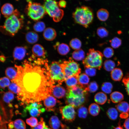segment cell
<instances>
[{"label":"cell","mask_w":129,"mask_h":129,"mask_svg":"<svg viewBox=\"0 0 129 129\" xmlns=\"http://www.w3.org/2000/svg\"><path fill=\"white\" fill-rule=\"evenodd\" d=\"M98 86L97 82L93 81L91 82L86 88L87 91L93 93L96 91L98 89Z\"/></svg>","instance_id":"39"},{"label":"cell","mask_w":129,"mask_h":129,"mask_svg":"<svg viewBox=\"0 0 129 129\" xmlns=\"http://www.w3.org/2000/svg\"><path fill=\"white\" fill-rule=\"evenodd\" d=\"M69 45L72 49L76 50L80 49L81 46V43L79 39L75 38L70 41Z\"/></svg>","instance_id":"33"},{"label":"cell","mask_w":129,"mask_h":129,"mask_svg":"<svg viewBox=\"0 0 129 129\" xmlns=\"http://www.w3.org/2000/svg\"><path fill=\"white\" fill-rule=\"evenodd\" d=\"M48 73L51 80L61 85L65 81V78L63 70L61 64L58 62H52L48 67Z\"/></svg>","instance_id":"7"},{"label":"cell","mask_w":129,"mask_h":129,"mask_svg":"<svg viewBox=\"0 0 129 129\" xmlns=\"http://www.w3.org/2000/svg\"><path fill=\"white\" fill-rule=\"evenodd\" d=\"M90 78L88 75L83 73L79 75L78 77L79 84L85 87H86L89 82Z\"/></svg>","instance_id":"25"},{"label":"cell","mask_w":129,"mask_h":129,"mask_svg":"<svg viewBox=\"0 0 129 129\" xmlns=\"http://www.w3.org/2000/svg\"><path fill=\"white\" fill-rule=\"evenodd\" d=\"M59 109L63 120L69 122H72L74 120L76 113L73 107L70 105H67L60 106Z\"/></svg>","instance_id":"10"},{"label":"cell","mask_w":129,"mask_h":129,"mask_svg":"<svg viewBox=\"0 0 129 129\" xmlns=\"http://www.w3.org/2000/svg\"><path fill=\"white\" fill-rule=\"evenodd\" d=\"M25 39L27 43L31 44L37 42L38 39V36L36 32L30 31L28 32L25 35Z\"/></svg>","instance_id":"20"},{"label":"cell","mask_w":129,"mask_h":129,"mask_svg":"<svg viewBox=\"0 0 129 129\" xmlns=\"http://www.w3.org/2000/svg\"><path fill=\"white\" fill-rule=\"evenodd\" d=\"M8 88L9 91L15 94H18L20 91L19 87L16 83L14 82L10 84L8 87Z\"/></svg>","instance_id":"43"},{"label":"cell","mask_w":129,"mask_h":129,"mask_svg":"<svg viewBox=\"0 0 129 129\" xmlns=\"http://www.w3.org/2000/svg\"><path fill=\"white\" fill-rule=\"evenodd\" d=\"M114 54V51L112 48L107 47L104 48L103 51V55L107 58L112 57Z\"/></svg>","instance_id":"42"},{"label":"cell","mask_w":129,"mask_h":129,"mask_svg":"<svg viewBox=\"0 0 129 129\" xmlns=\"http://www.w3.org/2000/svg\"><path fill=\"white\" fill-rule=\"evenodd\" d=\"M72 56L76 60H83L85 59V53L82 49H80L74 51L72 53Z\"/></svg>","instance_id":"29"},{"label":"cell","mask_w":129,"mask_h":129,"mask_svg":"<svg viewBox=\"0 0 129 129\" xmlns=\"http://www.w3.org/2000/svg\"><path fill=\"white\" fill-rule=\"evenodd\" d=\"M40 64L27 61L22 66H16L17 74L12 81L20 89L17 97L22 105L40 102L50 94L52 81Z\"/></svg>","instance_id":"1"},{"label":"cell","mask_w":129,"mask_h":129,"mask_svg":"<svg viewBox=\"0 0 129 129\" xmlns=\"http://www.w3.org/2000/svg\"><path fill=\"white\" fill-rule=\"evenodd\" d=\"M43 5L46 13L52 18L54 21L58 22L62 19L64 12L59 8L58 2L55 0H47L44 2Z\"/></svg>","instance_id":"6"},{"label":"cell","mask_w":129,"mask_h":129,"mask_svg":"<svg viewBox=\"0 0 129 129\" xmlns=\"http://www.w3.org/2000/svg\"><path fill=\"white\" fill-rule=\"evenodd\" d=\"M107 116L112 120H114L117 118L118 113L117 110L115 108L111 107L109 108L106 112Z\"/></svg>","instance_id":"32"},{"label":"cell","mask_w":129,"mask_h":129,"mask_svg":"<svg viewBox=\"0 0 129 129\" xmlns=\"http://www.w3.org/2000/svg\"><path fill=\"white\" fill-rule=\"evenodd\" d=\"M122 40L119 38L115 37L110 41L111 47L114 48H118L122 44Z\"/></svg>","instance_id":"41"},{"label":"cell","mask_w":129,"mask_h":129,"mask_svg":"<svg viewBox=\"0 0 129 129\" xmlns=\"http://www.w3.org/2000/svg\"><path fill=\"white\" fill-rule=\"evenodd\" d=\"M88 111L90 114L93 116H96L99 114L100 111V108L98 105L93 103L89 106Z\"/></svg>","instance_id":"26"},{"label":"cell","mask_w":129,"mask_h":129,"mask_svg":"<svg viewBox=\"0 0 129 129\" xmlns=\"http://www.w3.org/2000/svg\"><path fill=\"white\" fill-rule=\"evenodd\" d=\"M117 110L121 113H127L129 111V104L125 101H122L116 106Z\"/></svg>","instance_id":"28"},{"label":"cell","mask_w":129,"mask_h":129,"mask_svg":"<svg viewBox=\"0 0 129 129\" xmlns=\"http://www.w3.org/2000/svg\"><path fill=\"white\" fill-rule=\"evenodd\" d=\"M122 82L125 87L127 94L129 96V73H127L123 77Z\"/></svg>","instance_id":"44"},{"label":"cell","mask_w":129,"mask_h":129,"mask_svg":"<svg viewBox=\"0 0 129 129\" xmlns=\"http://www.w3.org/2000/svg\"><path fill=\"white\" fill-rule=\"evenodd\" d=\"M15 129H26V125L24 121L20 119H17L13 122Z\"/></svg>","instance_id":"37"},{"label":"cell","mask_w":129,"mask_h":129,"mask_svg":"<svg viewBox=\"0 0 129 129\" xmlns=\"http://www.w3.org/2000/svg\"><path fill=\"white\" fill-rule=\"evenodd\" d=\"M116 66L115 62L111 59H107L105 60L103 64V67L106 71H111Z\"/></svg>","instance_id":"31"},{"label":"cell","mask_w":129,"mask_h":129,"mask_svg":"<svg viewBox=\"0 0 129 129\" xmlns=\"http://www.w3.org/2000/svg\"><path fill=\"white\" fill-rule=\"evenodd\" d=\"M33 28L35 31L38 32H41L44 31L45 29V25L43 22L38 21L34 24Z\"/></svg>","instance_id":"36"},{"label":"cell","mask_w":129,"mask_h":129,"mask_svg":"<svg viewBox=\"0 0 129 129\" xmlns=\"http://www.w3.org/2000/svg\"><path fill=\"white\" fill-rule=\"evenodd\" d=\"M127 113L129 115V111Z\"/></svg>","instance_id":"57"},{"label":"cell","mask_w":129,"mask_h":129,"mask_svg":"<svg viewBox=\"0 0 129 129\" xmlns=\"http://www.w3.org/2000/svg\"><path fill=\"white\" fill-rule=\"evenodd\" d=\"M110 75L111 78L113 80L116 81H118L122 80L123 77V74L121 69L116 68L111 72Z\"/></svg>","instance_id":"19"},{"label":"cell","mask_w":129,"mask_h":129,"mask_svg":"<svg viewBox=\"0 0 129 129\" xmlns=\"http://www.w3.org/2000/svg\"><path fill=\"white\" fill-rule=\"evenodd\" d=\"M5 73L7 77L12 81L15 78L17 74V70L12 67L7 68L5 70Z\"/></svg>","instance_id":"30"},{"label":"cell","mask_w":129,"mask_h":129,"mask_svg":"<svg viewBox=\"0 0 129 129\" xmlns=\"http://www.w3.org/2000/svg\"><path fill=\"white\" fill-rule=\"evenodd\" d=\"M58 102L54 97L49 94L44 99L43 103L46 110L49 111L53 110V108Z\"/></svg>","instance_id":"13"},{"label":"cell","mask_w":129,"mask_h":129,"mask_svg":"<svg viewBox=\"0 0 129 129\" xmlns=\"http://www.w3.org/2000/svg\"><path fill=\"white\" fill-rule=\"evenodd\" d=\"M77 113L80 118H85L87 117L88 114L87 109L85 107L81 106L78 108L77 110Z\"/></svg>","instance_id":"35"},{"label":"cell","mask_w":129,"mask_h":129,"mask_svg":"<svg viewBox=\"0 0 129 129\" xmlns=\"http://www.w3.org/2000/svg\"><path fill=\"white\" fill-rule=\"evenodd\" d=\"M32 51L33 55L37 57H44L46 52L43 47L41 45L36 44L32 47Z\"/></svg>","instance_id":"18"},{"label":"cell","mask_w":129,"mask_h":129,"mask_svg":"<svg viewBox=\"0 0 129 129\" xmlns=\"http://www.w3.org/2000/svg\"><path fill=\"white\" fill-rule=\"evenodd\" d=\"M0 129H7L5 123H0Z\"/></svg>","instance_id":"53"},{"label":"cell","mask_w":129,"mask_h":129,"mask_svg":"<svg viewBox=\"0 0 129 129\" xmlns=\"http://www.w3.org/2000/svg\"><path fill=\"white\" fill-rule=\"evenodd\" d=\"M26 122L32 128L36 126L38 124V121L37 119L34 117H32L26 120Z\"/></svg>","instance_id":"45"},{"label":"cell","mask_w":129,"mask_h":129,"mask_svg":"<svg viewBox=\"0 0 129 129\" xmlns=\"http://www.w3.org/2000/svg\"><path fill=\"white\" fill-rule=\"evenodd\" d=\"M85 72L86 74L90 76H95L96 73V69L91 67H85Z\"/></svg>","instance_id":"47"},{"label":"cell","mask_w":129,"mask_h":129,"mask_svg":"<svg viewBox=\"0 0 129 129\" xmlns=\"http://www.w3.org/2000/svg\"><path fill=\"white\" fill-rule=\"evenodd\" d=\"M72 16L76 23L86 28L88 27L93 19L92 10L84 5L77 7L72 14Z\"/></svg>","instance_id":"4"},{"label":"cell","mask_w":129,"mask_h":129,"mask_svg":"<svg viewBox=\"0 0 129 129\" xmlns=\"http://www.w3.org/2000/svg\"><path fill=\"white\" fill-rule=\"evenodd\" d=\"M124 126L125 129H129V118H127L124 121Z\"/></svg>","instance_id":"50"},{"label":"cell","mask_w":129,"mask_h":129,"mask_svg":"<svg viewBox=\"0 0 129 129\" xmlns=\"http://www.w3.org/2000/svg\"><path fill=\"white\" fill-rule=\"evenodd\" d=\"M129 115L128 113H122L120 114V117L123 119L127 118L129 116Z\"/></svg>","instance_id":"51"},{"label":"cell","mask_w":129,"mask_h":129,"mask_svg":"<svg viewBox=\"0 0 129 129\" xmlns=\"http://www.w3.org/2000/svg\"><path fill=\"white\" fill-rule=\"evenodd\" d=\"M113 88V85L111 83L106 82L102 84L101 89L104 93L109 94L111 92Z\"/></svg>","instance_id":"34"},{"label":"cell","mask_w":129,"mask_h":129,"mask_svg":"<svg viewBox=\"0 0 129 129\" xmlns=\"http://www.w3.org/2000/svg\"><path fill=\"white\" fill-rule=\"evenodd\" d=\"M65 129V128H64V129Z\"/></svg>","instance_id":"58"},{"label":"cell","mask_w":129,"mask_h":129,"mask_svg":"<svg viewBox=\"0 0 129 129\" xmlns=\"http://www.w3.org/2000/svg\"><path fill=\"white\" fill-rule=\"evenodd\" d=\"M79 75H75L69 77L65 80L67 89L74 87L79 84L78 77Z\"/></svg>","instance_id":"23"},{"label":"cell","mask_w":129,"mask_h":129,"mask_svg":"<svg viewBox=\"0 0 129 129\" xmlns=\"http://www.w3.org/2000/svg\"><path fill=\"white\" fill-rule=\"evenodd\" d=\"M49 125L52 129H59L61 127L63 129L65 128L66 126L63 124L58 118L55 116H52L49 121Z\"/></svg>","instance_id":"16"},{"label":"cell","mask_w":129,"mask_h":129,"mask_svg":"<svg viewBox=\"0 0 129 129\" xmlns=\"http://www.w3.org/2000/svg\"><path fill=\"white\" fill-rule=\"evenodd\" d=\"M58 5L61 8H65L66 6V2L64 0H60L58 2Z\"/></svg>","instance_id":"49"},{"label":"cell","mask_w":129,"mask_h":129,"mask_svg":"<svg viewBox=\"0 0 129 129\" xmlns=\"http://www.w3.org/2000/svg\"><path fill=\"white\" fill-rule=\"evenodd\" d=\"M26 52L25 48L23 47L17 46L14 48L13 56L15 60H21L24 57Z\"/></svg>","instance_id":"14"},{"label":"cell","mask_w":129,"mask_h":129,"mask_svg":"<svg viewBox=\"0 0 129 129\" xmlns=\"http://www.w3.org/2000/svg\"><path fill=\"white\" fill-rule=\"evenodd\" d=\"M8 127L9 129H12L14 128L13 122L9 123L8 124Z\"/></svg>","instance_id":"52"},{"label":"cell","mask_w":129,"mask_h":129,"mask_svg":"<svg viewBox=\"0 0 129 129\" xmlns=\"http://www.w3.org/2000/svg\"><path fill=\"white\" fill-rule=\"evenodd\" d=\"M97 35L101 38L106 37L109 34V32L105 28L101 27L97 28Z\"/></svg>","instance_id":"40"},{"label":"cell","mask_w":129,"mask_h":129,"mask_svg":"<svg viewBox=\"0 0 129 129\" xmlns=\"http://www.w3.org/2000/svg\"><path fill=\"white\" fill-rule=\"evenodd\" d=\"M1 11L2 14L7 18L13 14L15 10L11 4L6 3L2 5L1 8Z\"/></svg>","instance_id":"15"},{"label":"cell","mask_w":129,"mask_h":129,"mask_svg":"<svg viewBox=\"0 0 129 129\" xmlns=\"http://www.w3.org/2000/svg\"><path fill=\"white\" fill-rule=\"evenodd\" d=\"M5 60V57L3 55H1L0 56V60L3 62H4Z\"/></svg>","instance_id":"54"},{"label":"cell","mask_w":129,"mask_h":129,"mask_svg":"<svg viewBox=\"0 0 129 129\" xmlns=\"http://www.w3.org/2000/svg\"><path fill=\"white\" fill-rule=\"evenodd\" d=\"M45 125V123L43 121V118H41L40 121L38 123V125L35 127L31 129H43Z\"/></svg>","instance_id":"48"},{"label":"cell","mask_w":129,"mask_h":129,"mask_svg":"<svg viewBox=\"0 0 129 129\" xmlns=\"http://www.w3.org/2000/svg\"><path fill=\"white\" fill-rule=\"evenodd\" d=\"M66 93L64 88L59 84L51 86L50 95L52 94L55 97L59 99L62 98L66 95Z\"/></svg>","instance_id":"12"},{"label":"cell","mask_w":129,"mask_h":129,"mask_svg":"<svg viewBox=\"0 0 129 129\" xmlns=\"http://www.w3.org/2000/svg\"><path fill=\"white\" fill-rule=\"evenodd\" d=\"M14 98V95L13 93L10 91L5 93L3 96V99L4 101L9 104L10 102L13 100Z\"/></svg>","instance_id":"38"},{"label":"cell","mask_w":129,"mask_h":129,"mask_svg":"<svg viewBox=\"0 0 129 129\" xmlns=\"http://www.w3.org/2000/svg\"><path fill=\"white\" fill-rule=\"evenodd\" d=\"M66 95L65 103L74 108H79L85 102L87 91L85 88L78 84L67 89Z\"/></svg>","instance_id":"2"},{"label":"cell","mask_w":129,"mask_h":129,"mask_svg":"<svg viewBox=\"0 0 129 129\" xmlns=\"http://www.w3.org/2000/svg\"><path fill=\"white\" fill-rule=\"evenodd\" d=\"M57 51L59 54L61 55H66L69 52L70 50L69 46L64 43L57 44Z\"/></svg>","instance_id":"27"},{"label":"cell","mask_w":129,"mask_h":129,"mask_svg":"<svg viewBox=\"0 0 129 129\" xmlns=\"http://www.w3.org/2000/svg\"><path fill=\"white\" fill-rule=\"evenodd\" d=\"M94 100L97 104L102 105L104 104L107 100V95L104 93L100 92L97 93L95 95Z\"/></svg>","instance_id":"21"},{"label":"cell","mask_w":129,"mask_h":129,"mask_svg":"<svg viewBox=\"0 0 129 129\" xmlns=\"http://www.w3.org/2000/svg\"><path fill=\"white\" fill-rule=\"evenodd\" d=\"M103 54L93 48L90 49L86 57L83 60L85 67H91L100 70L102 64Z\"/></svg>","instance_id":"5"},{"label":"cell","mask_w":129,"mask_h":129,"mask_svg":"<svg viewBox=\"0 0 129 129\" xmlns=\"http://www.w3.org/2000/svg\"><path fill=\"white\" fill-rule=\"evenodd\" d=\"M19 14L16 9L13 14L6 18L3 25L0 27L2 32L11 36L15 35L23 25V19L19 17Z\"/></svg>","instance_id":"3"},{"label":"cell","mask_w":129,"mask_h":129,"mask_svg":"<svg viewBox=\"0 0 129 129\" xmlns=\"http://www.w3.org/2000/svg\"><path fill=\"white\" fill-rule=\"evenodd\" d=\"M61 64L64 73L65 80L73 76L79 75L81 73V69L78 64L71 58H69L68 61H64Z\"/></svg>","instance_id":"9"},{"label":"cell","mask_w":129,"mask_h":129,"mask_svg":"<svg viewBox=\"0 0 129 129\" xmlns=\"http://www.w3.org/2000/svg\"><path fill=\"white\" fill-rule=\"evenodd\" d=\"M0 88L3 89L8 86L10 84V81L7 77H4L0 79Z\"/></svg>","instance_id":"46"},{"label":"cell","mask_w":129,"mask_h":129,"mask_svg":"<svg viewBox=\"0 0 129 129\" xmlns=\"http://www.w3.org/2000/svg\"><path fill=\"white\" fill-rule=\"evenodd\" d=\"M43 129H51L48 127V126L45 125Z\"/></svg>","instance_id":"56"},{"label":"cell","mask_w":129,"mask_h":129,"mask_svg":"<svg viewBox=\"0 0 129 129\" xmlns=\"http://www.w3.org/2000/svg\"><path fill=\"white\" fill-rule=\"evenodd\" d=\"M120 122L118 124V126L114 128L115 129H123L122 126H121Z\"/></svg>","instance_id":"55"},{"label":"cell","mask_w":129,"mask_h":129,"mask_svg":"<svg viewBox=\"0 0 129 129\" xmlns=\"http://www.w3.org/2000/svg\"><path fill=\"white\" fill-rule=\"evenodd\" d=\"M27 1L28 3L27 7V14L32 19L37 21L42 18L47 13L43 5L40 4L32 2L30 0Z\"/></svg>","instance_id":"8"},{"label":"cell","mask_w":129,"mask_h":129,"mask_svg":"<svg viewBox=\"0 0 129 129\" xmlns=\"http://www.w3.org/2000/svg\"><path fill=\"white\" fill-rule=\"evenodd\" d=\"M43 105L40 102H34L26 105L25 111H28L30 115L33 117H38L44 112L45 109L42 108Z\"/></svg>","instance_id":"11"},{"label":"cell","mask_w":129,"mask_h":129,"mask_svg":"<svg viewBox=\"0 0 129 129\" xmlns=\"http://www.w3.org/2000/svg\"><path fill=\"white\" fill-rule=\"evenodd\" d=\"M43 36L46 40L51 41L54 40L56 37V32L54 29L48 27L45 28L43 31Z\"/></svg>","instance_id":"17"},{"label":"cell","mask_w":129,"mask_h":129,"mask_svg":"<svg viewBox=\"0 0 129 129\" xmlns=\"http://www.w3.org/2000/svg\"><path fill=\"white\" fill-rule=\"evenodd\" d=\"M110 99L114 103H119L124 99V96L122 93L118 91H114L110 95Z\"/></svg>","instance_id":"22"},{"label":"cell","mask_w":129,"mask_h":129,"mask_svg":"<svg viewBox=\"0 0 129 129\" xmlns=\"http://www.w3.org/2000/svg\"><path fill=\"white\" fill-rule=\"evenodd\" d=\"M109 14L108 11L103 8L99 9L97 13V17L100 21H106L109 17Z\"/></svg>","instance_id":"24"}]
</instances>
